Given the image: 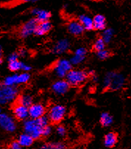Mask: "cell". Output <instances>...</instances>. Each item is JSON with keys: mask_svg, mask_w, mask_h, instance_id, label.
Segmentation results:
<instances>
[{"mask_svg": "<svg viewBox=\"0 0 131 149\" xmlns=\"http://www.w3.org/2000/svg\"><path fill=\"white\" fill-rule=\"evenodd\" d=\"M125 84V78L122 74L116 72H109L105 76L103 86L105 89L112 91L119 90Z\"/></svg>", "mask_w": 131, "mask_h": 149, "instance_id": "cell-1", "label": "cell"}, {"mask_svg": "<svg viewBox=\"0 0 131 149\" xmlns=\"http://www.w3.org/2000/svg\"><path fill=\"white\" fill-rule=\"evenodd\" d=\"M19 89L16 86H5L2 84L0 87V103L8 105L18 99Z\"/></svg>", "mask_w": 131, "mask_h": 149, "instance_id": "cell-2", "label": "cell"}, {"mask_svg": "<svg viewBox=\"0 0 131 149\" xmlns=\"http://www.w3.org/2000/svg\"><path fill=\"white\" fill-rule=\"evenodd\" d=\"M23 129L24 132L29 134L34 138V140H38L42 136L43 128L39 125L37 119H27L23 124Z\"/></svg>", "mask_w": 131, "mask_h": 149, "instance_id": "cell-3", "label": "cell"}, {"mask_svg": "<svg viewBox=\"0 0 131 149\" xmlns=\"http://www.w3.org/2000/svg\"><path fill=\"white\" fill-rule=\"evenodd\" d=\"M89 74L83 70H72L67 74L66 79L71 86H79L86 81Z\"/></svg>", "mask_w": 131, "mask_h": 149, "instance_id": "cell-4", "label": "cell"}, {"mask_svg": "<svg viewBox=\"0 0 131 149\" xmlns=\"http://www.w3.org/2000/svg\"><path fill=\"white\" fill-rule=\"evenodd\" d=\"M72 63L70 60L62 58L57 61L53 67V71L57 77L60 78H66L69 72L71 70Z\"/></svg>", "mask_w": 131, "mask_h": 149, "instance_id": "cell-5", "label": "cell"}, {"mask_svg": "<svg viewBox=\"0 0 131 149\" xmlns=\"http://www.w3.org/2000/svg\"><path fill=\"white\" fill-rule=\"evenodd\" d=\"M67 113L65 106L60 104H56L52 106L48 113L49 120L52 123H59L64 118Z\"/></svg>", "mask_w": 131, "mask_h": 149, "instance_id": "cell-6", "label": "cell"}, {"mask_svg": "<svg viewBox=\"0 0 131 149\" xmlns=\"http://www.w3.org/2000/svg\"><path fill=\"white\" fill-rule=\"evenodd\" d=\"M0 126L5 132L12 133L16 130L17 125L12 116L7 113L2 112L0 114Z\"/></svg>", "mask_w": 131, "mask_h": 149, "instance_id": "cell-7", "label": "cell"}, {"mask_svg": "<svg viewBox=\"0 0 131 149\" xmlns=\"http://www.w3.org/2000/svg\"><path fill=\"white\" fill-rule=\"evenodd\" d=\"M38 24V21L35 18L31 19L26 22L19 30V35L21 38H26L30 36L33 34H35L37 25Z\"/></svg>", "mask_w": 131, "mask_h": 149, "instance_id": "cell-8", "label": "cell"}, {"mask_svg": "<svg viewBox=\"0 0 131 149\" xmlns=\"http://www.w3.org/2000/svg\"><path fill=\"white\" fill-rule=\"evenodd\" d=\"M70 84L67 80H58L52 85V91L58 95H65L69 89Z\"/></svg>", "mask_w": 131, "mask_h": 149, "instance_id": "cell-9", "label": "cell"}, {"mask_svg": "<svg viewBox=\"0 0 131 149\" xmlns=\"http://www.w3.org/2000/svg\"><path fill=\"white\" fill-rule=\"evenodd\" d=\"M46 112L44 106L41 103H33L29 107V116L33 119H38L44 116Z\"/></svg>", "mask_w": 131, "mask_h": 149, "instance_id": "cell-10", "label": "cell"}, {"mask_svg": "<svg viewBox=\"0 0 131 149\" xmlns=\"http://www.w3.org/2000/svg\"><path fill=\"white\" fill-rule=\"evenodd\" d=\"M13 115L16 118L20 120H25L27 119L29 116V108L27 106H24L21 104L15 105L13 109Z\"/></svg>", "mask_w": 131, "mask_h": 149, "instance_id": "cell-11", "label": "cell"}, {"mask_svg": "<svg viewBox=\"0 0 131 149\" xmlns=\"http://www.w3.org/2000/svg\"><path fill=\"white\" fill-rule=\"evenodd\" d=\"M70 47V42L67 38H63V39L58 40V41L55 44L52 48V52L54 54L61 55L64 52H67Z\"/></svg>", "mask_w": 131, "mask_h": 149, "instance_id": "cell-12", "label": "cell"}, {"mask_svg": "<svg viewBox=\"0 0 131 149\" xmlns=\"http://www.w3.org/2000/svg\"><path fill=\"white\" fill-rule=\"evenodd\" d=\"M67 30L70 34L78 36L83 33L85 28L79 21H71L67 25Z\"/></svg>", "mask_w": 131, "mask_h": 149, "instance_id": "cell-13", "label": "cell"}, {"mask_svg": "<svg viewBox=\"0 0 131 149\" xmlns=\"http://www.w3.org/2000/svg\"><path fill=\"white\" fill-rule=\"evenodd\" d=\"M31 13L35 16V19L38 21V22L49 21V19L51 16L49 11L46 10L39 9V8H33L31 10Z\"/></svg>", "mask_w": 131, "mask_h": 149, "instance_id": "cell-14", "label": "cell"}, {"mask_svg": "<svg viewBox=\"0 0 131 149\" xmlns=\"http://www.w3.org/2000/svg\"><path fill=\"white\" fill-rule=\"evenodd\" d=\"M51 29H52V24L49 21L38 22L35 32V35L39 36H44L48 32L50 31Z\"/></svg>", "mask_w": 131, "mask_h": 149, "instance_id": "cell-15", "label": "cell"}, {"mask_svg": "<svg viewBox=\"0 0 131 149\" xmlns=\"http://www.w3.org/2000/svg\"><path fill=\"white\" fill-rule=\"evenodd\" d=\"M34 138L29 134L24 133L21 134L18 137V143L20 144V146L23 148H27L31 146L34 143Z\"/></svg>", "mask_w": 131, "mask_h": 149, "instance_id": "cell-16", "label": "cell"}, {"mask_svg": "<svg viewBox=\"0 0 131 149\" xmlns=\"http://www.w3.org/2000/svg\"><path fill=\"white\" fill-rule=\"evenodd\" d=\"M117 141H118V137H117L116 134L114 132H109L105 136L104 146L106 148H111L116 145Z\"/></svg>", "mask_w": 131, "mask_h": 149, "instance_id": "cell-17", "label": "cell"}, {"mask_svg": "<svg viewBox=\"0 0 131 149\" xmlns=\"http://www.w3.org/2000/svg\"><path fill=\"white\" fill-rule=\"evenodd\" d=\"M94 29L96 30H104L106 28V20L104 16L97 14L93 18Z\"/></svg>", "mask_w": 131, "mask_h": 149, "instance_id": "cell-18", "label": "cell"}, {"mask_svg": "<svg viewBox=\"0 0 131 149\" xmlns=\"http://www.w3.org/2000/svg\"><path fill=\"white\" fill-rule=\"evenodd\" d=\"M78 21L82 24L85 30H91L94 29V20L88 15L82 14L78 17Z\"/></svg>", "mask_w": 131, "mask_h": 149, "instance_id": "cell-19", "label": "cell"}, {"mask_svg": "<svg viewBox=\"0 0 131 149\" xmlns=\"http://www.w3.org/2000/svg\"><path fill=\"white\" fill-rule=\"evenodd\" d=\"M17 103L29 108L31 105L33 104V98L29 94H22L18 97Z\"/></svg>", "mask_w": 131, "mask_h": 149, "instance_id": "cell-20", "label": "cell"}, {"mask_svg": "<svg viewBox=\"0 0 131 149\" xmlns=\"http://www.w3.org/2000/svg\"><path fill=\"white\" fill-rule=\"evenodd\" d=\"M100 123L104 127H108L112 125L114 122L113 117L107 112H103L100 116Z\"/></svg>", "mask_w": 131, "mask_h": 149, "instance_id": "cell-21", "label": "cell"}, {"mask_svg": "<svg viewBox=\"0 0 131 149\" xmlns=\"http://www.w3.org/2000/svg\"><path fill=\"white\" fill-rule=\"evenodd\" d=\"M8 69L11 72H17L21 70V64L22 62L19 61V59L13 60H8Z\"/></svg>", "mask_w": 131, "mask_h": 149, "instance_id": "cell-22", "label": "cell"}, {"mask_svg": "<svg viewBox=\"0 0 131 149\" xmlns=\"http://www.w3.org/2000/svg\"><path fill=\"white\" fill-rule=\"evenodd\" d=\"M2 84L5 86H16L17 85V74H13L7 76L3 80Z\"/></svg>", "mask_w": 131, "mask_h": 149, "instance_id": "cell-23", "label": "cell"}, {"mask_svg": "<svg viewBox=\"0 0 131 149\" xmlns=\"http://www.w3.org/2000/svg\"><path fill=\"white\" fill-rule=\"evenodd\" d=\"M114 30L111 28H105L102 34V38L104 40V41L106 44L111 42L114 37Z\"/></svg>", "mask_w": 131, "mask_h": 149, "instance_id": "cell-24", "label": "cell"}, {"mask_svg": "<svg viewBox=\"0 0 131 149\" xmlns=\"http://www.w3.org/2000/svg\"><path fill=\"white\" fill-rule=\"evenodd\" d=\"M30 79V74L27 72H24L20 74H17V85L18 84H27Z\"/></svg>", "mask_w": 131, "mask_h": 149, "instance_id": "cell-25", "label": "cell"}, {"mask_svg": "<svg viewBox=\"0 0 131 149\" xmlns=\"http://www.w3.org/2000/svg\"><path fill=\"white\" fill-rule=\"evenodd\" d=\"M64 146L61 143H48L43 145L40 149H63Z\"/></svg>", "mask_w": 131, "mask_h": 149, "instance_id": "cell-26", "label": "cell"}, {"mask_svg": "<svg viewBox=\"0 0 131 149\" xmlns=\"http://www.w3.org/2000/svg\"><path fill=\"white\" fill-rule=\"evenodd\" d=\"M85 56H82V55L78 54V53H75L74 52V55L71 57L70 58V61L72 63V65H78L80 63H82L85 60Z\"/></svg>", "mask_w": 131, "mask_h": 149, "instance_id": "cell-27", "label": "cell"}, {"mask_svg": "<svg viewBox=\"0 0 131 149\" xmlns=\"http://www.w3.org/2000/svg\"><path fill=\"white\" fill-rule=\"evenodd\" d=\"M105 45L106 43L104 41V40L102 38H97L95 41L94 44V49L98 52V51L103 50V49H105Z\"/></svg>", "mask_w": 131, "mask_h": 149, "instance_id": "cell-28", "label": "cell"}, {"mask_svg": "<svg viewBox=\"0 0 131 149\" xmlns=\"http://www.w3.org/2000/svg\"><path fill=\"white\" fill-rule=\"evenodd\" d=\"M109 56H110V53L105 49L96 52V56L100 60H105L106 58H107L109 57Z\"/></svg>", "mask_w": 131, "mask_h": 149, "instance_id": "cell-29", "label": "cell"}, {"mask_svg": "<svg viewBox=\"0 0 131 149\" xmlns=\"http://www.w3.org/2000/svg\"><path fill=\"white\" fill-rule=\"evenodd\" d=\"M56 132H57L59 136H63L67 133V130H66V128L63 125H58L57 127V129H56Z\"/></svg>", "mask_w": 131, "mask_h": 149, "instance_id": "cell-30", "label": "cell"}, {"mask_svg": "<svg viewBox=\"0 0 131 149\" xmlns=\"http://www.w3.org/2000/svg\"><path fill=\"white\" fill-rule=\"evenodd\" d=\"M52 127L49 126V125L45 126L44 128H43V131H42V136H48L49 135L51 134L52 133Z\"/></svg>", "mask_w": 131, "mask_h": 149, "instance_id": "cell-31", "label": "cell"}, {"mask_svg": "<svg viewBox=\"0 0 131 149\" xmlns=\"http://www.w3.org/2000/svg\"><path fill=\"white\" fill-rule=\"evenodd\" d=\"M23 147L20 146L18 141H14L10 143L9 146V149H22Z\"/></svg>", "mask_w": 131, "mask_h": 149, "instance_id": "cell-32", "label": "cell"}, {"mask_svg": "<svg viewBox=\"0 0 131 149\" xmlns=\"http://www.w3.org/2000/svg\"><path fill=\"white\" fill-rule=\"evenodd\" d=\"M31 69L32 67H30V65H29V64H27V63H24V62H22V64H21V71L28 72L29 71L31 70Z\"/></svg>", "mask_w": 131, "mask_h": 149, "instance_id": "cell-33", "label": "cell"}, {"mask_svg": "<svg viewBox=\"0 0 131 149\" xmlns=\"http://www.w3.org/2000/svg\"><path fill=\"white\" fill-rule=\"evenodd\" d=\"M19 56H21V57H24V56L27 55V51H26L25 49H23V48H21V49L19 50Z\"/></svg>", "mask_w": 131, "mask_h": 149, "instance_id": "cell-34", "label": "cell"}, {"mask_svg": "<svg viewBox=\"0 0 131 149\" xmlns=\"http://www.w3.org/2000/svg\"><path fill=\"white\" fill-rule=\"evenodd\" d=\"M39 0H19V2H22V3H30V2H38Z\"/></svg>", "mask_w": 131, "mask_h": 149, "instance_id": "cell-35", "label": "cell"}, {"mask_svg": "<svg viewBox=\"0 0 131 149\" xmlns=\"http://www.w3.org/2000/svg\"><path fill=\"white\" fill-rule=\"evenodd\" d=\"M91 1H96V0H91Z\"/></svg>", "mask_w": 131, "mask_h": 149, "instance_id": "cell-36", "label": "cell"}, {"mask_svg": "<svg viewBox=\"0 0 131 149\" xmlns=\"http://www.w3.org/2000/svg\"><path fill=\"white\" fill-rule=\"evenodd\" d=\"M63 149H65V148H63Z\"/></svg>", "mask_w": 131, "mask_h": 149, "instance_id": "cell-37", "label": "cell"}]
</instances>
